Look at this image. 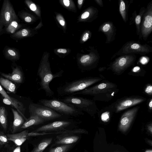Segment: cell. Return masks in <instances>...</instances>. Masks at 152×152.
Returning <instances> with one entry per match:
<instances>
[{
    "mask_svg": "<svg viewBox=\"0 0 152 152\" xmlns=\"http://www.w3.org/2000/svg\"><path fill=\"white\" fill-rule=\"evenodd\" d=\"M119 90L116 84L105 80L75 93L72 96L78 94L89 95L93 96V100L95 101L108 102L113 99Z\"/></svg>",
    "mask_w": 152,
    "mask_h": 152,
    "instance_id": "cell-1",
    "label": "cell"
},
{
    "mask_svg": "<svg viewBox=\"0 0 152 152\" xmlns=\"http://www.w3.org/2000/svg\"><path fill=\"white\" fill-rule=\"evenodd\" d=\"M102 79L98 77H89L66 82L57 88V92L60 96H72L75 93L99 83Z\"/></svg>",
    "mask_w": 152,
    "mask_h": 152,
    "instance_id": "cell-2",
    "label": "cell"
},
{
    "mask_svg": "<svg viewBox=\"0 0 152 152\" xmlns=\"http://www.w3.org/2000/svg\"><path fill=\"white\" fill-rule=\"evenodd\" d=\"M38 102L39 104L48 107L58 113L68 117H77L84 114L83 112L73 105L59 99H42L39 100Z\"/></svg>",
    "mask_w": 152,
    "mask_h": 152,
    "instance_id": "cell-3",
    "label": "cell"
},
{
    "mask_svg": "<svg viewBox=\"0 0 152 152\" xmlns=\"http://www.w3.org/2000/svg\"><path fill=\"white\" fill-rule=\"evenodd\" d=\"M59 99L73 105L81 111L85 112L92 117L94 116L99 111L95 101L93 99L75 96H67Z\"/></svg>",
    "mask_w": 152,
    "mask_h": 152,
    "instance_id": "cell-4",
    "label": "cell"
},
{
    "mask_svg": "<svg viewBox=\"0 0 152 152\" xmlns=\"http://www.w3.org/2000/svg\"><path fill=\"white\" fill-rule=\"evenodd\" d=\"M63 71L53 74L51 72L49 66L43 64L39 69L37 75L40 80L39 85L41 89L45 92L46 96L48 97L53 96L54 95V92L50 88L49 84L53 79L61 77Z\"/></svg>",
    "mask_w": 152,
    "mask_h": 152,
    "instance_id": "cell-5",
    "label": "cell"
},
{
    "mask_svg": "<svg viewBox=\"0 0 152 152\" xmlns=\"http://www.w3.org/2000/svg\"><path fill=\"white\" fill-rule=\"evenodd\" d=\"M28 110L30 116L37 115L46 121L68 117L58 113L48 107L39 104L30 103Z\"/></svg>",
    "mask_w": 152,
    "mask_h": 152,
    "instance_id": "cell-6",
    "label": "cell"
},
{
    "mask_svg": "<svg viewBox=\"0 0 152 152\" xmlns=\"http://www.w3.org/2000/svg\"><path fill=\"white\" fill-rule=\"evenodd\" d=\"M145 98L138 96H125L117 100L107 107L112 113H118L123 110L145 101Z\"/></svg>",
    "mask_w": 152,
    "mask_h": 152,
    "instance_id": "cell-7",
    "label": "cell"
},
{
    "mask_svg": "<svg viewBox=\"0 0 152 152\" xmlns=\"http://www.w3.org/2000/svg\"><path fill=\"white\" fill-rule=\"evenodd\" d=\"M0 20L5 27L12 21L18 20L13 7L8 0L4 1L0 13Z\"/></svg>",
    "mask_w": 152,
    "mask_h": 152,
    "instance_id": "cell-8",
    "label": "cell"
},
{
    "mask_svg": "<svg viewBox=\"0 0 152 152\" xmlns=\"http://www.w3.org/2000/svg\"><path fill=\"white\" fill-rule=\"evenodd\" d=\"M133 61L131 56L123 57L114 62L108 69L111 70L115 74L120 75L133 63Z\"/></svg>",
    "mask_w": 152,
    "mask_h": 152,
    "instance_id": "cell-9",
    "label": "cell"
},
{
    "mask_svg": "<svg viewBox=\"0 0 152 152\" xmlns=\"http://www.w3.org/2000/svg\"><path fill=\"white\" fill-rule=\"evenodd\" d=\"M140 106H137L126 111L121 118L119 126L120 128L126 129L129 126L136 117Z\"/></svg>",
    "mask_w": 152,
    "mask_h": 152,
    "instance_id": "cell-10",
    "label": "cell"
},
{
    "mask_svg": "<svg viewBox=\"0 0 152 152\" xmlns=\"http://www.w3.org/2000/svg\"><path fill=\"white\" fill-rule=\"evenodd\" d=\"M72 124V122L69 120L56 121L43 125L38 128L34 132H47L61 129L69 126Z\"/></svg>",
    "mask_w": 152,
    "mask_h": 152,
    "instance_id": "cell-11",
    "label": "cell"
},
{
    "mask_svg": "<svg viewBox=\"0 0 152 152\" xmlns=\"http://www.w3.org/2000/svg\"><path fill=\"white\" fill-rule=\"evenodd\" d=\"M0 74L5 78L16 83H21L23 80V72L18 66L12 68V71L11 73L5 74L0 72Z\"/></svg>",
    "mask_w": 152,
    "mask_h": 152,
    "instance_id": "cell-12",
    "label": "cell"
},
{
    "mask_svg": "<svg viewBox=\"0 0 152 152\" xmlns=\"http://www.w3.org/2000/svg\"><path fill=\"white\" fill-rule=\"evenodd\" d=\"M28 130H25L15 134H8L6 135L9 141L13 142L16 146L21 145L27 140Z\"/></svg>",
    "mask_w": 152,
    "mask_h": 152,
    "instance_id": "cell-13",
    "label": "cell"
},
{
    "mask_svg": "<svg viewBox=\"0 0 152 152\" xmlns=\"http://www.w3.org/2000/svg\"><path fill=\"white\" fill-rule=\"evenodd\" d=\"M13 114L14 120L12 128V132L14 133L20 129L25 121L23 116L16 110L11 109Z\"/></svg>",
    "mask_w": 152,
    "mask_h": 152,
    "instance_id": "cell-14",
    "label": "cell"
},
{
    "mask_svg": "<svg viewBox=\"0 0 152 152\" xmlns=\"http://www.w3.org/2000/svg\"><path fill=\"white\" fill-rule=\"evenodd\" d=\"M3 102L4 104L12 106L15 108L18 112L23 116L25 120L26 121L27 118L25 116L26 108L24 104L17 99H15L12 101L8 99L4 98L3 99Z\"/></svg>",
    "mask_w": 152,
    "mask_h": 152,
    "instance_id": "cell-15",
    "label": "cell"
},
{
    "mask_svg": "<svg viewBox=\"0 0 152 152\" xmlns=\"http://www.w3.org/2000/svg\"><path fill=\"white\" fill-rule=\"evenodd\" d=\"M46 121L37 115H31L25 121L20 128L26 129L32 126L41 124Z\"/></svg>",
    "mask_w": 152,
    "mask_h": 152,
    "instance_id": "cell-16",
    "label": "cell"
},
{
    "mask_svg": "<svg viewBox=\"0 0 152 152\" xmlns=\"http://www.w3.org/2000/svg\"><path fill=\"white\" fill-rule=\"evenodd\" d=\"M152 18L151 12H150L145 18L142 25V34L145 37L149 34L152 30Z\"/></svg>",
    "mask_w": 152,
    "mask_h": 152,
    "instance_id": "cell-17",
    "label": "cell"
},
{
    "mask_svg": "<svg viewBox=\"0 0 152 152\" xmlns=\"http://www.w3.org/2000/svg\"><path fill=\"white\" fill-rule=\"evenodd\" d=\"M4 53L6 58L12 61H16L20 58L19 53L15 48L7 47L4 50Z\"/></svg>",
    "mask_w": 152,
    "mask_h": 152,
    "instance_id": "cell-18",
    "label": "cell"
},
{
    "mask_svg": "<svg viewBox=\"0 0 152 152\" xmlns=\"http://www.w3.org/2000/svg\"><path fill=\"white\" fill-rule=\"evenodd\" d=\"M0 84L9 92L15 94L16 86L12 81L0 76Z\"/></svg>",
    "mask_w": 152,
    "mask_h": 152,
    "instance_id": "cell-19",
    "label": "cell"
},
{
    "mask_svg": "<svg viewBox=\"0 0 152 152\" xmlns=\"http://www.w3.org/2000/svg\"><path fill=\"white\" fill-rule=\"evenodd\" d=\"M21 27V25L19 23L18 20H14L11 22L6 28L7 33L13 34L18 31Z\"/></svg>",
    "mask_w": 152,
    "mask_h": 152,
    "instance_id": "cell-20",
    "label": "cell"
},
{
    "mask_svg": "<svg viewBox=\"0 0 152 152\" xmlns=\"http://www.w3.org/2000/svg\"><path fill=\"white\" fill-rule=\"evenodd\" d=\"M0 124L3 129L6 131L7 127V119L6 109L3 106L0 107Z\"/></svg>",
    "mask_w": 152,
    "mask_h": 152,
    "instance_id": "cell-21",
    "label": "cell"
},
{
    "mask_svg": "<svg viewBox=\"0 0 152 152\" xmlns=\"http://www.w3.org/2000/svg\"><path fill=\"white\" fill-rule=\"evenodd\" d=\"M52 140V138H48L43 140L35 147L31 152H42L51 143Z\"/></svg>",
    "mask_w": 152,
    "mask_h": 152,
    "instance_id": "cell-22",
    "label": "cell"
},
{
    "mask_svg": "<svg viewBox=\"0 0 152 152\" xmlns=\"http://www.w3.org/2000/svg\"><path fill=\"white\" fill-rule=\"evenodd\" d=\"M79 138L77 136H72L64 137L58 141L56 143L68 145L74 143L76 142Z\"/></svg>",
    "mask_w": 152,
    "mask_h": 152,
    "instance_id": "cell-23",
    "label": "cell"
},
{
    "mask_svg": "<svg viewBox=\"0 0 152 152\" xmlns=\"http://www.w3.org/2000/svg\"><path fill=\"white\" fill-rule=\"evenodd\" d=\"M29 34V31L27 29L23 28L20 29L13 34L11 35L12 38L20 39L28 36Z\"/></svg>",
    "mask_w": 152,
    "mask_h": 152,
    "instance_id": "cell-24",
    "label": "cell"
},
{
    "mask_svg": "<svg viewBox=\"0 0 152 152\" xmlns=\"http://www.w3.org/2000/svg\"><path fill=\"white\" fill-rule=\"evenodd\" d=\"M145 74V71L139 66L134 67L128 74L129 75L137 76H144Z\"/></svg>",
    "mask_w": 152,
    "mask_h": 152,
    "instance_id": "cell-25",
    "label": "cell"
},
{
    "mask_svg": "<svg viewBox=\"0 0 152 152\" xmlns=\"http://www.w3.org/2000/svg\"><path fill=\"white\" fill-rule=\"evenodd\" d=\"M69 144L64 145L51 149L49 152H66L71 146Z\"/></svg>",
    "mask_w": 152,
    "mask_h": 152,
    "instance_id": "cell-26",
    "label": "cell"
},
{
    "mask_svg": "<svg viewBox=\"0 0 152 152\" xmlns=\"http://www.w3.org/2000/svg\"><path fill=\"white\" fill-rule=\"evenodd\" d=\"M144 48L145 47L138 44L134 43L129 47L128 50H129V51L131 50V51H133L142 52L143 51H145V50Z\"/></svg>",
    "mask_w": 152,
    "mask_h": 152,
    "instance_id": "cell-27",
    "label": "cell"
},
{
    "mask_svg": "<svg viewBox=\"0 0 152 152\" xmlns=\"http://www.w3.org/2000/svg\"><path fill=\"white\" fill-rule=\"evenodd\" d=\"M104 108L106 110H105L104 109V110L105 111L104 112H103V113H102L101 117L102 120L103 121H107L109 119L110 113H113L109 110L107 108V107H105Z\"/></svg>",
    "mask_w": 152,
    "mask_h": 152,
    "instance_id": "cell-28",
    "label": "cell"
},
{
    "mask_svg": "<svg viewBox=\"0 0 152 152\" xmlns=\"http://www.w3.org/2000/svg\"><path fill=\"white\" fill-rule=\"evenodd\" d=\"M8 141L6 135L3 132L0 131V147L7 144Z\"/></svg>",
    "mask_w": 152,
    "mask_h": 152,
    "instance_id": "cell-29",
    "label": "cell"
},
{
    "mask_svg": "<svg viewBox=\"0 0 152 152\" xmlns=\"http://www.w3.org/2000/svg\"><path fill=\"white\" fill-rule=\"evenodd\" d=\"M0 93L4 98L8 99L11 101H12L15 99V98L11 97L8 95L0 84Z\"/></svg>",
    "mask_w": 152,
    "mask_h": 152,
    "instance_id": "cell-30",
    "label": "cell"
},
{
    "mask_svg": "<svg viewBox=\"0 0 152 152\" xmlns=\"http://www.w3.org/2000/svg\"><path fill=\"white\" fill-rule=\"evenodd\" d=\"M144 92L145 94L150 96H152V86L151 84L146 85L144 88Z\"/></svg>",
    "mask_w": 152,
    "mask_h": 152,
    "instance_id": "cell-31",
    "label": "cell"
},
{
    "mask_svg": "<svg viewBox=\"0 0 152 152\" xmlns=\"http://www.w3.org/2000/svg\"><path fill=\"white\" fill-rule=\"evenodd\" d=\"M125 5L124 1H122L121 2L120 6V13L123 19H124L125 17Z\"/></svg>",
    "mask_w": 152,
    "mask_h": 152,
    "instance_id": "cell-32",
    "label": "cell"
},
{
    "mask_svg": "<svg viewBox=\"0 0 152 152\" xmlns=\"http://www.w3.org/2000/svg\"><path fill=\"white\" fill-rule=\"evenodd\" d=\"M20 18L23 19L25 22L30 23L32 21V18L29 16H26L24 13H19L18 14Z\"/></svg>",
    "mask_w": 152,
    "mask_h": 152,
    "instance_id": "cell-33",
    "label": "cell"
},
{
    "mask_svg": "<svg viewBox=\"0 0 152 152\" xmlns=\"http://www.w3.org/2000/svg\"><path fill=\"white\" fill-rule=\"evenodd\" d=\"M110 28V26L109 24H106L103 27L102 30L104 32L109 31Z\"/></svg>",
    "mask_w": 152,
    "mask_h": 152,
    "instance_id": "cell-34",
    "label": "cell"
},
{
    "mask_svg": "<svg viewBox=\"0 0 152 152\" xmlns=\"http://www.w3.org/2000/svg\"><path fill=\"white\" fill-rule=\"evenodd\" d=\"M148 110L149 112H151L152 110V99L149 100L148 105Z\"/></svg>",
    "mask_w": 152,
    "mask_h": 152,
    "instance_id": "cell-35",
    "label": "cell"
},
{
    "mask_svg": "<svg viewBox=\"0 0 152 152\" xmlns=\"http://www.w3.org/2000/svg\"><path fill=\"white\" fill-rule=\"evenodd\" d=\"M89 15V13L88 12H86L83 13L81 16L82 19H86L88 18Z\"/></svg>",
    "mask_w": 152,
    "mask_h": 152,
    "instance_id": "cell-36",
    "label": "cell"
},
{
    "mask_svg": "<svg viewBox=\"0 0 152 152\" xmlns=\"http://www.w3.org/2000/svg\"><path fill=\"white\" fill-rule=\"evenodd\" d=\"M141 17L140 15H138L136 17L135 21L137 24H139L141 21Z\"/></svg>",
    "mask_w": 152,
    "mask_h": 152,
    "instance_id": "cell-37",
    "label": "cell"
},
{
    "mask_svg": "<svg viewBox=\"0 0 152 152\" xmlns=\"http://www.w3.org/2000/svg\"><path fill=\"white\" fill-rule=\"evenodd\" d=\"M89 38V34L86 33L83 35L82 38V40L84 42L86 41Z\"/></svg>",
    "mask_w": 152,
    "mask_h": 152,
    "instance_id": "cell-38",
    "label": "cell"
},
{
    "mask_svg": "<svg viewBox=\"0 0 152 152\" xmlns=\"http://www.w3.org/2000/svg\"><path fill=\"white\" fill-rule=\"evenodd\" d=\"M140 62L142 64H145L147 63L148 62L147 58L145 57H143L141 59Z\"/></svg>",
    "mask_w": 152,
    "mask_h": 152,
    "instance_id": "cell-39",
    "label": "cell"
},
{
    "mask_svg": "<svg viewBox=\"0 0 152 152\" xmlns=\"http://www.w3.org/2000/svg\"><path fill=\"white\" fill-rule=\"evenodd\" d=\"M57 52L58 53H66L67 52V50L66 49H58Z\"/></svg>",
    "mask_w": 152,
    "mask_h": 152,
    "instance_id": "cell-40",
    "label": "cell"
},
{
    "mask_svg": "<svg viewBox=\"0 0 152 152\" xmlns=\"http://www.w3.org/2000/svg\"><path fill=\"white\" fill-rule=\"evenodd\" d=\"M64 5L66 7H68L69 5V0H64Z\"/></svg>",
    "mask_w": 152,
    "mask_h": 152,
    "instance_id": "cell-41",
    "label": "cell"
},
{
    "mask_svg": "<svg viewBox=\"0 0 152 152\" xmlns=\"http://www.w3.org/2000/svg\"><path fill=\"white\" fill-rule=\"evenodd\" d=\"M61 18V19H60L59 20H58L60 24L61 25L64 26L65 25V22L64 20L62 19Z\"/></svg>",
    "mask_w": 152,
    "mask_h": 152,
    "instance_id": "cell-42",
    "label": "cell"
},
{
    "mask_svg": "<svg viewBox=\"0 0 152 152\" xmlns=\"http://www.w3.org/2000/svg\"><path fill=\"white\" fill-rule=\"evenodd\" d=\"M20 146H18L17 148L15 149L13 152H20Z\"/></svg>",
    "mask_w": 152,
    "mask_h": 152,
    "instance_id": "cell-43",
    "label": "cell"
},
{
    "mask_svg": "<svg viewBox=\"0 0 152 152\" xmlns=\"http://www.w3.org/2000/svg\"><path fill=\"white\" fill-rule=\"evenodd\" d=\"M4 26L3 24L0 20V32L2 31L3 27Z\"/></svg>",
    "mask_w": 152,
    "mask_h": 152,
    "instance_id": "cell-44",
    "label": "cell"
},
{
    "mask_svg": "<svg viewBox=\"0 0 152 152\" xmlns=\"http://www.w3.org/2000/svg\"><path fill=\"white\" fill-rule=\"evenodd\" d=\"M83 1V0H78V3L80 5H81Z\"/></svg>",
    "mask_w": 152,
    "mask_h": 152,
    "instance_id": "cell-45",
    "label": "cell"
},
{
    "mask_svg": "<svg viewBox=\"0 0 152 152\" xmlns=\"http://www.w3.org/2000/svg\"><path fill=\"white\" fill-rule=\"evenodd\" d=\"M145 152H152V150H147Z\"/></svg>",
    "mask_w": 152,
    "mask_h": 152,
    "instance_id": "cell-46",
    "label": "cell"
},
{
    "mask_svg": "<svg viewBox=\"0 0 152 152\" xmlns=\"http://www.w3.org/2000/svg\"><path fill=\"white\" fill-rule=\"evenodd\" d=\"M0 1H1V0H0Z\"/></svg>",
    "mask_w": 152,
    "mask_h": 152,
    "instance_id": "cell-47",
    "label": "cell"
}]
</instances>
